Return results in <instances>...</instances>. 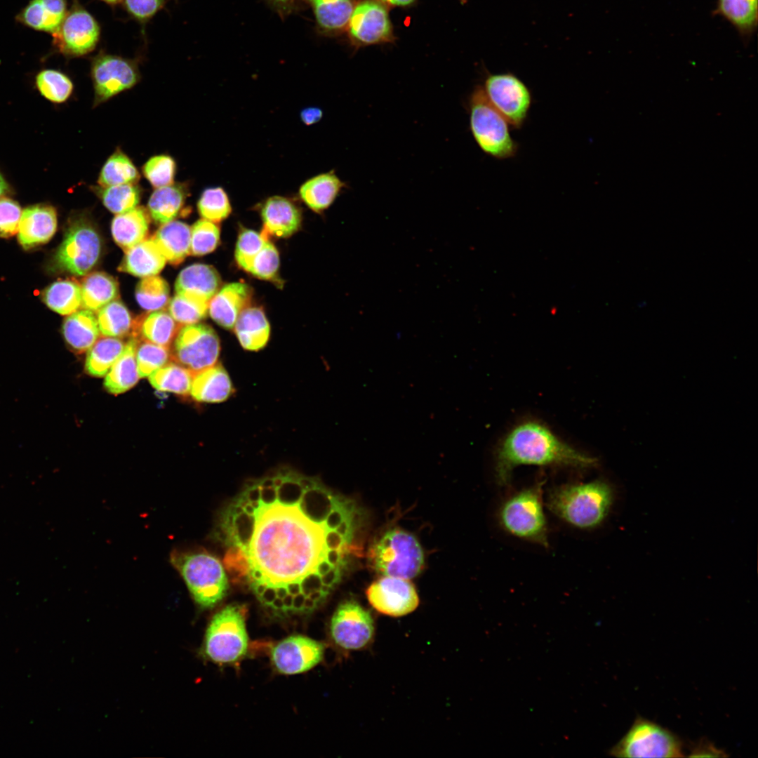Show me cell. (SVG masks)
I'll return each instance as SVG.
<instances>
[{
  "label": "cell",
  "instance_id": "6da1fadb",
  "mask_svg": "<svg viewBox=\"0 0 758 758\" xmlns=\"http://www.w3.org/2000/svg\"><path fill=\"white\" fill-rule=\"evenodd\" d=\"M365 519L352 499L281 469L248 481L222 511L225 567L272 615L309 614L361 556Z\"/></svg>",
  "mask_w": 758,
  "mask_h": 758
},
{
  "label": "cell",
  "instance_id": "7a4b0ae2",
  "mask_svg": "<svg viewBox=\"0 0 758 758\" xmlns=\"http://www.w3.org/2000/svg\"><path fill=\"white\" fill-rule=\"evenodd\" d=\"M597 463L596 458L562 441L545 424L526 420L500 441L496 452L495 476L500 486H506L520 465L589 469Z\"/></svg>",
  "mask_w": 758,
  "mask_h": 758
},
{
  "label": "cell",
  "instance_id": "3957f363",
  "mask_svg": "<svg viewBox=\"0 0 758 758\" xmlns=\"http://www.w3.org/2000/svg\"><path fill=\"white\" fill-rule=\"evenodd\" d=\"M613 501L611 486L603 479L563 484L552 489L547 506L557 517L577 528L599 526L607 517Z\"/></svg>",
  "mask_w": 758,
  "mask_h": 758
},
{
  "label": "cell",
  "instance_id": "277c9868",
  "mask_svg": "<svg viewBox=\"0 0 758 758\" xmlns=\"http://www.w3.org/2000/svg\"><path fill=\"white\" fill-rule=\"evenodd\" d=\"M170 560L199 606L212 608L226 596L228 576L225 566L215 556L204 552L174 551Z\"/></svg>",
  "mask_w": 758,
  "mask_h": 758
},
{
  "label": "cell",
  "instance_id": "5b68a950",
  "mask_svg": "<svg viewBox=\"0 0 758 758\" xmlns=\"http://www.w3.org/2000/svg\"><path fill=\"white\" fill-rule=\"evenodd\" d=\"M543 485V482H538L509 496L501 504L498 518L502 528L510 535L547 547Z\"/></svg>",
  "mask_w": 758,
  "mask_h": 758
},
{
  "label": "cell",
  "instance_id": "8992f818",
  "mask_svg": "<svg viewBox=\"0 0 758 758\" xmlns=\"http://www.w3.org/2000/svg\"><path fill=\"white\" fill-rule=\"evenodd\" d=\"M469 124L472 137L480 149L498 160L516 156L517 142L510 125L486 98L481 86L472 90L468 99Z\"/></svg>",
  "mask_w": 758,
  "mask_h": 758
},
{
  "label": "cell",
  "instance_id": "52a82bcc",
  "mask_svg": "<svg viewBox=\"0 0 758 758\" xmlns=\"http://www.w3.org/2000/svg\"><path fill=\"white\" fill-rule=\"evenodd\" d=\"M368 559L378 574L408 580L417 576L424 566L419 542L400 528L388 530L375 540L368 550Z\"/></svg>",
  "mask_w": 758,
  "mask_h": 758
},
{
  "label": "cell",
  "instance_id": "ba28073f",
  "mask_svg": "<svg viewBox=\"0 0 758 758\" xmlns=\"http://www.w3.org/2000/svg\"><path fill=\"white\" fill-rule=\"evenodd\" d=\"M243 608L230 604L214 615L206 630L204 653L212 661L231 663L241 659L248 648Z\"/></svg>",
  "mask_w": 758,
  "mask_h": 758
},
{
  "label": "cell",
  "instance_id": "9c48e42d",
  "mask_svg": "<svg viewBox=\"0 0 758 758\" xmlns=\"http://www.w3.org/2000/svg\"><path fill=\"white\" fill-rule=\"evenodd\" d=\"M618 757H681L679 738L659 724L639 717L627 733L610 750Z\"/></svg>",
  "mask_w": 758,
  "mask_h": 758
},
{
  "label": "cell",
  "instance_id": "30bf717a",
  "mask_svg": "<svg viewBox=\"0 0 758 758\" xmlns=\"http://www.w3.org/2000/svg\"><path fill=\"white\" fill-rule=\"evenodd\" d=\"M102 240L95 227L86 219H78L67 230L55 261L58 268L76 276H84L97 265Z\"/></svg>",
  "mask_w": 758,
  "mask_h": 758
},
{
  "label": "cell",
  "instance_id": "8fae6325",
  "mask_svg": "<svg viewBox=\"0 0 758 758\" xmlns=\"http://www.w3.org/2000/svg\"><path fill=\"white\" fill-rule=\"evenodd\" d=\"M481 87L489 102L509 125L520 129L526 121L533 102L528 86L514 74L505 72L488 73Z\"/></svg>",
  "mask_w": 758,
  "mask_h": 758
},
{
  "label": "cell",
  "instance_id": "7c38bea8",
  "mask_svg": "<svg viewBox=\"0 0 758 758\" xmlns=\"http://www.w3.org/2000/svg\"><path fill=\"white\" fill-rule=\"evenodd\" d=\"M220 345L213 328L204 324L182 326L175 339L171 358L194 375L217 363Z\"/></svg>",
  "mask_w": 758,
  "mask_h": 758
},
{
  "label": "cell",
  "instance_id": "4fadbf2b",
  "mask_svg": "<svg viewBox=\"0 0 758 758\" xmlns=\"http://www.w3.org/2000/svg\"><path fill=\"white\" fill-rule=\"evenodd\" d=\"M375 632V623L371 613L354 600L342 602L330 623L332 641L345 651L366 649L372 644Z\"/></svg>",
  "mask_w": 758,
  "mask_h": 758
},
{
  "label": "cell",
  "instance_id": "5bb4252c",
  "mask_svg": "<svg viewBox=\"0 0 758 758\" xmlns=\"http://www.w3.org/2000/svg\"><path fill=\"white\" fill-rule=\"evenodd\" d=\"M52 35L53 45L58 51L67 57H80L95 49L100 27L94 17L75 1Z\"/></svg>",
  "mask_w": 758,
  "mask_h": 758
},
{
  "label": "cell",
  "instance_id": "9a60e30c",
  "mask_svg": "<svg viewBox=\"0 0 758 758\" xmlns=\"http://www.w3.org/2000/svg\"><path fill=\"white\" fill-rule=\"evenodd\" d=\"M91 75L95 91L94 106L129 89L140 80L137 62L100 52L91 60Z\"/></svg>",
  "mask_w": 758,
  "mask_h": 758
},
{
  "label": "cell",
  "instance_id": "2e32d148",
  "mask_svg": "<svg viewBox=\"0 0 758 758\" xmlns=\"http://www.w3.org/2000/svg\"><path fill=\"white\" fill-rule=\"evenodd\" d=\"M366 594L375 610L392 617L409 614L419 604L417 591L408 579L383 576L369 585Z\"/></svg>",
  "mask_w": 758,
  "mask_h": 758
},
{
  "label": "cell",
  "instance_id": "e0dca14e",
  "mask_svg": "<svg viewBox=\"0 0 758 758\" xmlns=\"http://www.w3.org/2000/svg\"><path fill=\"white\" fill-rule=\"evenodd\" d=\"M324 654V645L302 635H292L277 643L271 650L275 669L285 674L305 672L319 664Z\"/></svg>",
  "mask_w": 758,
  "mask_h": 758
},
{
  "label": "cell",
  "instance_id": "ac0fdd59",
  "mask_svg": "<svg viewBox=\"0 0 758 758\" xmlns=\"http://www.w3.org/2000/svg\"><path fill=\"white\" fill-rule=\"evenodd\" d=\"M348 24L352 38L364 44L387 41L392 34L386 8L373 0L364 1L354 8Z\"/></svg>",
  "mask_w": 758,
  "mask_h": 758
},
{
  "label": "cell",
  "instance_id": "d6986e66",
  "mask_svg": "<svg viewBox=\"0 0 758 758\" xmlns=\"http://www.w3.org/2000/svg\"><path fill=\"white\" fill-rule=\"evenodd\" d=\"M220 277L213 267L196 263L187 266L179 273L175 283V290L177 295L185 299L208 305L220 290Z\"/></svg>",
  "mask_w": 758,
  "mask_h": 758
},
{
  "label": "cell",
  "instance_id": "ffe728a7",
  "mask_svg": "<svg viewBox=\"0 0 758 758\" xmlns=\"http://www.w3.org/2000/svg\"><path fill=\"white\" fill-rule=\"evenodd\" d=\"M57 229V215L51 206L38 204L22 212L18 232L20 245L26 250L47 243Z\"/></svg>",
  "mask_w": 758,
  "mask_h": 758
},
{
  "label": "cell",
  "instance_id": "44dd1931",
  "mask_svg": "<svg viewBox=\"0 0 758 758\" xmlns=\"http://www.w3.org/2000/svg\"><path fill=\"white\" fill-rule=\"evenodd\" d=\"M263 230L269 235L286 238L296 232L301 224L300 209L291 199L274 196L268 198L261 208Z\"/></svg>",
  "mask_w": 758,
  "mask_h": 758
},
{
  "label": "cell",
  "instance_id": "7402d4cb",
  "mask_svg": "<svg viewBox=\"0 0 758 758\" xmlns=\"http://www.w3.org/2000/svg\"><path fill=\"white\" fill-rule=\"evenodd\" d=\"M251 288L246 284L236 282L224 286L212 298L208 310L211 317L220 326L233 329L238 317L249 305Z\"/></svg>",
  "mask_w": 758,
  "mask_h": 758
},
{
  "label": "cell",
  "instance_id": "603a6c76",
  "mask_svg": "<svg viewBox=\"0 0 758 758\" xmlns=\"http://www.w3.org/2000/svg\"><path fill=\"white\" fill-rule=\"evenodd\" d=\"M66 0H30L17 15L23 25L37 31L54 34L67 14Z\"/></svg>",
  "mask_w": 758,
  "mask_h": 758
},
{
  "label": "cell",
  "instance_id": "cb8c5ba5",
  "mask_svg": "<svg viewBox=\"0 0 758 758\" xmlns=\"http://www.w3.org/2000/svg\"><path fill=\"white\" fill-rule=\"evenodd\" d=\"M234 392L227 371L220 364H215L193 376L190 394L200 402L220 403L227 399Z\"/></svg>",
  "mask_w": 758,
  "mask_h": 758
},
{
  "label": "cell",
  "instance_id": "d4e9b609",
  "mask_svg": "<svg viewBox=\"0 0 758 758\" xmlns=\"http://www.w3.org/2000/svg\"><path fill=\"white\" fill-rule=\"evenodd\" d=\"M182 325L163 310L139 316L132 324L133 338L169 347Z\"/></svg>",
  "mask_w": 758,
  "mask_h": 758
},
{
  "label": "cell",
  "instance_id": "484cf974",
  "mask_svg": "<svg viewBox=\"0 0 758 758\" xmlns=\"http://www.w3.org/2000/svg\"><path fill=\"white\" fill-rule=\"evenodd\" d=\"M166 263V259L150 238L126 251L118 270L144 278L159 274Z\"/></svg>",
  "mask_w": 758,
  "mask_h": 758
},
{
  "label": "cell",
  "instance_id": "4316f807",
  "mask_svg": "<svg viewBox=\"0 0 758 758\" xmlns=\"http://www.w3.org/2000/svg\"><path fill=\"white\" fill-rule=\"evenodd\" d=\"M345 187L334 171H330L305 181L300 187L299 195L309 208L321 213L334 202Z\"/></svg>",
  "mask_w": 758,
  "mask_h": 758
},
{
  "label": "cell",
  "instance_id": "83f0119b",
  "mask_svg": "<svg viewBox=\"0 0 758 758\" xmlns=\"http://www.w3.org/2000/svg\"><path fill=\"white\" fill-rule=\"evenodd\" d=\"M152 239L171 265L181 263L191 254V228L183 222L172 220L163 224Z\"/></svg>",
  "mask_w": 758,
  "mask_h": 758
},
{
  "label": "cell",
  "instance_id": "f1b7e54d",
  "mask_svg": "<svg viewBox=\"0 0 758 758\" xmlns=\"http://www.w3.org/2000/svg\"><path fill=\"white\" fill-rule=\"evenodd\" d=\"M149 225V218L146 209L136 206L114 218L111 225L112 237L126 252L146 239Z\"/></svg>",
  "mask_w": 758,
  "mask_h": 758
},
{
  "label": "cell",
  "instance_id": "f546056e",
  "mask_svg": "<svg viewBox=\"0 0 758 758\" xmlns=\"http://www.w3.org/2000/svg\"><path fill=\"white\" fill-rule=\"evenodd\" d=\"M234 328L241 345L245 350L258 351L263 348L269 340L270 324L260 308H245L238 317Z\"/></svg>",
  "mask_w": 758,
  "mask_h": 758
},
{
  "label": "cell",
  "instance_id": "4dcf8cb0",
  "mask_svg": "<svg viewBox=\"0 0 758 758\" xmlns=\"http://www.w3.org/2000/svg\"><path fill=\"white\" fill-rule=\"evenodd\" d=\"M62 334L74 350L79 353L87 351L99 338L97 317L93 311L77 310L65 319Z\"/></svg>",
  "mask_w": 758,
  "mask_h": 758
},
{
  "label": "cell",
  "instance_id": "1f68e13d",
  "mask_svg": "<svg viewBox=\"0 0 758 758\" xmlns=\"http://www.w3.org/2000/svg\"><path fill=\"white\" fill-rule=\"evenodd\" d=\"M187 192V185L180 182L157 188L147 204L152 220L161 225L173 220L185 204Z\"/></svg>",
  "mask_w": 758,
  "mask_h": 758
},
{
  "label": "cell",
  "instance_id": "d6a6232c",
  "mask_svg": "<svg viewBox=\"0 0 758 758\" xmlns=\"http://www.w3.org/2000/svg\"><path fill=\"white\" fill-rule=\"evenodd\" d=\"M137 340L131 338L107 373L104 386L112 394H119L133 387L139 379L135 351Z\"/></svg>",
  "mask_w": 758,
  "mask_h": 758
},
{
  "label": "cell",
  "instance_id": "836d02e7",
  "mask_svg": "<svg viewBox=\"0 0 758 758\" xmlns=\"http://www.w3.org/2000/svg\"><path fill=\"white\" fill-rule=\"evenodd\" d=\"M81 307L97 312L116 300L119 295V284L111 275L103 272L87 274L81 280Z\"/></svg>",
  "mask_w": 758,
  "mask_h": 758
},
{
  "label": "cell",
  "instance_id": "e575fe53",
  "mask_svg": "<svg viewBox=\"0 0 758 758\" xmlns=\"http://www.w3.org/2000/svg\"><path fill=\"white\" fill-rule=\"evenodd\" d=\"M43 298L51 310L62 315L71 314L81 306V284L74 279L56 281L46 288Z\"/></svg>",
  "mask_w": 758,
  "mask_h": 758
},
{
  "label": "cell",
  "instance_id": "d590c367",
  "mask_svg": "<svg viewBox=\"0 0 758 758\" xmlns=\"http://www.w3.org/2000/svg\"><path fill=\"white\" fill-rule=\"evenodd\" d=\"M119 338L102 335L87 350L85 370L91 375L102 377L107 374L124 348Z\"/></svg>",
  "mask_w": 758,
  "mask_h": 758
},
{
  "label": "cell",
  "instance_id": "8d00e7d4",
  "mask_svg": "<svg viewBox=\"0 0 758 758\" xmlns=\"http://www.w3.org/2000/svg\"><path fill=\"white\" fill-rule=\"evenodd\" d=\"M714 14L729 20L744 37L757 26V0H718Z\"/></svg>",
  "mask_w": 758,
  "mask_h": 758
},
{
  "label": "cell",
  "instance_id": "74e56055",
  "mask_svg": "<svg viewBox=\"0 0 758 758\" xmlns=\"http://www.w3.org/2000/svg\"><path fill=\"white\" fill-rule=\"evenodd\" d=\"M319 26L338 31L347 26L354 10L352 0H311Z\"/></svg>",
  "mask_w": 758,
  "mask_h": 758
},
{
  "label": "cell",
  "instance_id": "f35d334b",
  "mask_svg": "<svg viewBox=\"0 0 758 758\" xmlns=\"http://www.w3.org/2000/svg\"><path fill=\"white\" fill-rule=\"evenodd\" d=\"M140 177L130 158L117 148L103 165L98 182L101 187L136 184Z\"/></svg>",
  "mask_w": 758,
  "mask_h": 758
},
{
  "label": "cell",
  "instance_id": "ab89813d",
  "mask_svg": "<svg viewBox=\"0 0 758 758\" xmlns=\"http://www.w3.org/2000/svg\"><path fill=\"white\" fill-rule=\"evenodd\" d=\"M193 376L194 374L182 365L169 363L148 377L151 385L159 391L186 395L190 392Z\"/></svg>",
  "mask_w": 758,
  "mask_h": 758
},
{
  "label": "cell",
  "instance_id": "60d3db41",
  "mask_svg": "<svg viewBox=\"0 0 758 758\" xmlns=\"http://www.w3.org/2000/svg\"><path fill=\"white\" fill-rule=\"evenodd\" d=\"M97 321L100 333L105 336L119 338L131 329L133 321L126 305L114 300L98 311Z\"/></svg>",
  "mask_w": 758,
  "mask_h": 758
},
{
  "label": "cell",
  "instance_id": "b9f144b4",
  "mask_svg": "<svg viewBox=\"0 0 758 758\" xmlns=\"http://www.w3.org/2000/svg\"><path fill=\"white\" fill-rule=\"evenodd\" d=\"M93 190L100 197L104 206L116 214L136 207L141 197V190L136 184L94 187Z\"/></svg>",
  "mask_w": 758,
  "mask_h": 758
},
{
  "label": "cell",
  "instance_id": "7bdbcfd3",
  "mask_svg": "<svg viewBox=\"0 0 758 758\" xmlns=\"http://www.w3.org/2000/svg\"><path fill=\"white\" fill-rule=\"evenodd\" d=\"M170 289L159 276L144 277L136 286L135 298L141 307L148 311L164 308L169 301Z\"/></svg>",
  "mask_w": 758,
  "mask_h": 758
},
{
  "label": "cell",
  "instance_id": "ee69618b",
  "mask_svg": "<svg viewBox=\"0 0 758 758\" xmlns=\"http://www.w3.org/2000/svg\"><path fill=\"white\" fill-rule=\"evenodd\" d=\"M35 83L41 95L55 103L65 102L73 91L71 79L55 69H44L36 76Z\"/></svg>",
  "mask_w": 758,
  "mask_h": 758
},
{
  "label": "cell",
  "instance_id": "f6af8a7d",
  "mask_svg": "<svg viewBox=\"0 0 758 758\" xmlns=\"http://www.w3.org/2000/svg\"><path fill=\"white\" fill-rule=\"evenodd\" d=\"M135 357L139 377L145 378L167 364L171 352L169 347L145 340H137Z\"/></svg>",
  "mask_w": 758,
  "mask_h": 758
},
{
  "label": "cell",
  "instance_id": "bcb514c9",
  "mask_svg": "<svg viewBox=\"0 0 758 758\" xmlns=\"http://www.w3.org/2000/svg\"><path fill=\"white\" fill-rule=\"evenodd\" d=\"M199 215L213 222L225 219L231 213V205L225 191L220 187L206 189L197 202Z\"/></svg>",
  "mask_w": 758,
  "mask_h": 758
},
{
  "label": "cell",
  "instance_id": "7dc6e473",
  "mask_svg": "<svg viewBox=\"0 0 758 758\" xmlns=\"http://www.w3.org/2000/svg\"><path fill=\"white\" fill-rule=\"evenodd\" d=\"M279 266V253L272 243L267 241L247 264L244 270L264 280H274Z\"/></svg>",
  "mask_w": 758,
  "mask_h": 758
},
{
  "label": "cell",
  "instance_id": "c3c4849f",
  "mask_svg": "<svg viewBox=\"0 0 758 758\" xmlns=\"http://www.w3.org/2000/svg\"><path fill=\"white\" fill-rule=\"evenodd\" d=\"M220 241V229L212 221L201 219L191 227V254L204 255L213 251Z\"/></svg>",
  "mask_w": 758,
  "mask_h": 758
},
{
  "label": "cell",
  "instance_id": "681fc988",
  "mask_svg": "<svg viewBox=\"0 0 758 758\" xmlns=\"http://www.w3.org/2000/svg\"><path fill=\"white\" fill-rule=\"evenodd\" d=\"M142 173L155 188L173 183L176 164L168 154H159L149 158L143 165Z\"/></svg>",
  "mask_w": 758,
  "mask_h": 758
},
{
  "label": "cell",
  "instance_id": "f907efd6",
  "mask_svg": "<svg viewBox=\"0 0 758 758\" xmlns=\"http://www.w3.org/2000/svg\"><path fill=\"white\" fill-rule=\"evenodd\" d=\"M208 305L198 303L175 295L169 302L168 310L180 325L198 323L207 314Z\"/></svg>",
  "mask_w": 758,
  "mask_h": 758
},
{
  "label": "cell",
  "instance_id": "816d5d0a",
  "mask_svg": "<svg viewBox=\"0 0 758 758\" xmlns=\"http://www.w3.org/2000/svg\"><path fill=\"white\" fill-rule=\"evenodd\" d=\"M268 238L254 230H241L235 249V260L240 268L244 270L248 262L265 244Z\"/></svg>",
  "mask_w": 758,
  "mask_h": 758
},
{
  "label": "cell",
  "instance_id": "f5cc1de1",
  "mask_svg": "<svg viewBox=\"0 0 758 758\" xmlns=\"http://www.w3.org/2000/svg\"><path fill=\"white\" fill-rule=\"evenodd\" d=\"M21 215L17 201L6 196L0 198V237L8 238L18 233Z\"/></svg>",
  "mask_w": 758,
  "mask_h": 758
},
{
  "label": "cell",
  "instance_id": "db71d44e",
  "mask_svg": "<svg viewBox=\"0 0 758 758\" xmlns=\"http://www.w3.org/2000/svg\"><path fill=\"white\" fill-rule=\"evenodd\" d=\"M128 13L140 22L150 20L164 6L165 0H122Z\"/></svg>",
  "mask_w": 758,
  "mask_h": 758
},
{
  "label": "cell",
  "instance_id": "11a10c76",
  "mask_svg": "<svg viewBox=\"0 0 758 758\" xmlns=\"http://www.w3.org/2000/svg\"><path fill=\"white\" fill-rule=\"evenodd\" d=\"M322 115L321 109L315 107L305 108L300 112L301 120L306 125H311L318 122L321 119Z\"/></svg>",
  "mask_w": 758,
  "mask_h": 758
},
{
  "label": "cell",
  "instance_id": "9f6ffc18",
  "mask_svg": "<svg viewBox=\"0 0 758 758\" xmlns=\"http://www.w3.org/2000/svg\"><path fill=\"white\" fill-rule=\"evenodd\" d=\"M9 191V186L2 174L0 173V198L4 197Z\"/></svg>",
  "mask_w": 758,
  "mask_h": 758
},
{
  "label": "cell",
  "instance_id": "6f0895ef",
  "mask_svg": "<svg viewBox=\"0 0 758 758\" xmlns=\"http://www.w3.org/2000/svg\"><path fill=\"white\" fill-rule=\"evenodd\" d=\"M389 4L399 6H407L412 4L415 0H382Z\"/></svg>",
  "mask_w": 758,
  "mask_h": 758
},
{
  "label": "cell",
  "instance_id": "680465c9",
  "mask_svg": "<svg viewBox=\"0 0 758 758\" xmlns=\"http://www.w3.org/2000/svg\"><path fill=\"white\" fill-rule=\"evenodd\" d=\"M271 1L272 2H274L277 5L287 6L288 4H292V2H293L295 0H271Z\"/></svg>",
  "mask_w": 758,
  "mask_h": 758
},
{
  "label": "cell",
  "instance_id": "91938a15",
  "mask_svg": "<svg viewBox=\"0 0 758 758\" xmlns=\"http://www.w3.org/2000/svg\"><path fill=\"white\" fill-rule=\"evenodd\" d=\"M109 5H116L118 3L122 1V0H102Z\"/></svg>",
  "mask_w": 758,
  "mask_h": 758
}]
</instances>
